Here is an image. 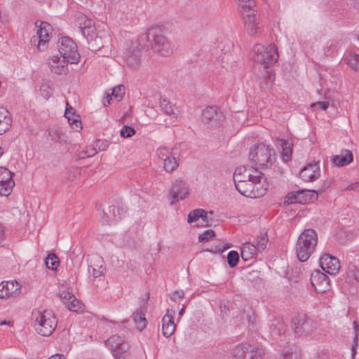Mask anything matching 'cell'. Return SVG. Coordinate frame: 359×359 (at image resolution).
<instances>
[{
  "label": "cell",
  "mask_w": 359,
  "mask_h": 359,
  "mask_svg": "<svg viewBox=\"0 0 359 359\" xmlns=\"http://www.w3.org/2000/svg\"><path fill=\"white\" fill-rule=\"evenodd\" d=\"M314 107H318V109L321 110H326L329 107V103H326V102H321V103H317L313 105Z\"/></svg>",
  "instance_id": "cell-44"
},
{
  "label": "cell",
  "mask_w": 359,
  "mask_h": 359,
  "mask_svg": "<svg viewBox=\"0 0 359 359\" xmlns=\"http://www.w3.org/2000/svg\"><path fill=\"white\" fill-rule=\"evenodd\" d=\"M0 87H1V82H0Z\"/></svg>",
  "instance_id": "cell-48"
},
{
  "label": "cell",
  "mask_w": 359,
  "mask_h": 359,
  "mask_svg": "<svg viewBox=\"0 0 359 359\" xmlns=\"http://www.w3.org/2000/svg\"><path fill=\"white\" fill-rule=\"evenodd\" d=\"M280 145L282 146V155L284 161L286 162L291 161L293 154L292 144L288 140H282L280 141Z\"/></svg>",
  "instance_id": "cell-27"
},
{
  "label": "cell",
  "mask_w": 359,
  "mask_h": 359,
  "mask_svg": "<svg viewBox=\"0 0 359 359\" xmlns=\"http://www.w3.org/2000/svg\"><path fill=\"white\" fill-rule=\"evenodd\" d=\"M302 353L298 347L286 348L282 354V359H301Z\"/></svg>",
  "instance_id": "cell-31"
},
{
  "label": "cell",
  "mask_w": 359,
  "mask_h": 359,
  "mask_svg": "<svg viewBox=\"0 0 359 359\" xmlns=\"http://www.w3.org/2000/svg\"><path fill=\"white\" fill-rule=\"evenodd\" d=\"M320 265L323 270L331 275L338 274L340 269V262L338 259L329 254L324 255L321 258Z\"/></svg>",
  "instance_id": "cell-17"
},
{
  "label": "cell",
  "mask_w": 359,
  "mask_h": 359,
  "mask_svg": "<svg viewBox=\"0 0 359 359\" xmlns=\"http://www.w3.org/2000/svg\"><path fill=\"white\" fill-rule=\"evenodd\" d=\"M178 165H179V163H178V159L173 156H169L165 162V170L169 173L174 172L178 167Z\"/></svg>",
  "instance_id": "cell-37"
},
{
  "label": "cell",
  "mask_w": 359,
  "mask_h": 359,
  "mask_svg": "<svg viewBox=\"0 0 359 359\" xmlns=\"http://www.w3.org/2000/svg\"><path fill=\"white\" fill-rule=\"evenodd\" d=\"M321 176V170L318 163H312L304 168L300 174V178L306 182H313Z\"/></svg>",
  "instance_id": "cell-21"
},
{
  "label": "cell",
  "mask_w": 359,
  "mask_h": 359,
  "mask_svg": "<svg viewBox=\"0 0 359 359\" xmlns=\"http://www.w3.org/2000/svg\"><path fill=\"white\" fill-rule=\"evenodd\" d=\"M56 315L51 310H45L38 313L34 320V329L39 335L45 337L53 334L57 326Z\"/></svg>",
  "instance_id": "cell-4"
},
{
  "label": "cell",
  "mask_w": 359,
  "mask_h": 359,
  "mask_svg": "<svg viewBox=\"0 0 359 359\" xmlns=\"http://www.w3.org/2000/svg\"><path fill=\"white\" fill-rule=\"evenodd\" d=\"M189 188L187 184L183 180L178 179L171 187L169 200L171 204H174L177 202L182 201L188 197L189 195Z\"/></svg>",
  "instance_id": "cell-12"
},
{
  "label": "cell",
  "mask_w": 359,
  "mask_h": 359,
  "mask_svg": "<svg viewBox=\"0 0 359 359\" xmlns=\"http://www.w3.org/2000/svg\"><path fill=\"white\" fill-rule=\"evenodd\" d=\"M61 301L69 310L74 312L81 313L85 311V305L79 300H77L72 293L63 292L61 295Z\"/></svg>",
  "instance_id": "cell-18"
},
{
  "label": "cell",
  "mask_w": 359,
  "mask_h": 359,
  "mask_svg": "<svg viewBox=\"0 0 359 359\" xmlns=\"http://www.w3.org/2000/svg\"><path fill=\"white\" fill-rule=\"evenodd\" d=\"M151 44L154 52L163 57H169L174 52V47L170 40L162 34L154 35Z\"/></svg>",
  "instance_id": "cell-11"
},
{
  "label": "cell",
  "mask_w": 359,
  "mask_h": 359,
  "mask_svg": "<svg viewBox=\"0 0 359 359\" xmlns=\"http://www.w3.org/2000/svg\"><path fill=\"white\" fill-rule=\"evenodd\" d=\"M4 237H5V230L3 226L0 225V240H3Z\"/></svg>",
  "instance_id": "cell-45"
},
{
  "label": "cell",
  "mask_w": 359,
  "mask_h": 359,
  "mask_svg": "<svg viewBox=\"0 0 359 359\" xmlns=\"http://www.w3.org/2000/svg\"><path fill=\"white\" fill-rule=\"evenodd\" d=\"M65 116L66 117L67 121H68L69 125H70L72 130L78 131V132L83 130V122H82L79 114L69 104H67Z\"/></svg>",
  "instance_id": "cell-20"
},
{
  "label": "cell",
  "mask_w": 359,
  "mask_h": 359,
  "mask_svg": "<svg viewBox=\"0 0 359 359\" xmlns=\"http://www.w3.org/2000/svg\"><path fill=\"white\" fill-rule=\"evenodd\" d=\"M46 265L47 267L49 268V269H52V270L55 271L58 269L60 265V260L58 257L56 255L52 254L49 255L46 259Z\"/></svg>",
  "instance_id": "cell-36"
},
{
  "label": "cell",
  "mask_w": 359,
  "mask_h": 359,
  "mask_svg": "<svg viewBox=\"0 0 359 359\" xmlns=\"http://www.w3.org/2000/svg\"><path fill=\"white\" fill-rule=\"evenodd\" d=\"M21 291V284L16 280L6 281L0 284V299L6 300L16 296Z\"/></svg>",
  "instance_id": "cell-16"
},
{
  "label": "cell",
  "mask_w": 359,
  "mask_h": 359,
  "mask_svg": "<svg viewBox=\"0 0 359 359\" xmlns=\"http://www.w3.org/2000/svg\"><path fill=\"white\" fill-rule=\"evenodd\" d=\"M136 134V131L130 127H125L121 131V136L124 138L132 137Z\"/></svg>",
  "instance_id": "cell-42"
},
{
  "label": "cell",
  "mask_w": 359,
  "mask_h": 359,
  "mask_svg": "<svg viewBox=\"0 0 359 359\" xmlns=\"http://www.w3.org/2000/svg\"><path fill=\"white\" fill-rule=\"evenodd\" d=\"M125 87L123 85L116 86L104 96L103 103L106 107H108L111 105L113 100H116V101H121L125 95Z\"/></svg>",
  "instance_id": "cell-22"
},
{
  "label": "cell",
  "mask_w": 359,
  "mask_h": 359,
  "mask_svg": "<svg viewBox=\"0 0 359 359\" xmlns=\"http://www.w3.org/2000/svg\"><path fill=\"white\" fill-rule=\"evenodd\" d=\"M15 186L14 180L6 183H0V195L4 196H10Z\"/></svg>",
  "instance_id": "cell-35"
},
{
  "label": "cell",
  "mask_w": 359,
  "mask_h": 359,
  "mask_svg": "<svg viewBox=\"0 0 359 359\" xmlns=\"http://www.w3.org/2000/svg\"><path fill=\"white\" fill-rule=\"evenodd\" d=\"M234 182L238 192L248 198H261L269 188L265 175L250 166H241L235 170Z\"/></svg>",
  "instance_id": "cell-1"
},
{
  "label": "cell",
  "mask_w": 359,
  "mask_h": 359,
  "mask_svg": "<svg viewBox=\"0 0 359 359\" xmlns=\"http://www.w3.org/2000/svg\"><path fill=\"white\" fill-rule=\"evenodd\" d=\"M318 198V193L313 190H300L290 193L284 200L285 205L292 204H307L314 202Z\"/></svg>",
  "instance_id": "cell-9"
},
{
  "label": "cell",
  "mask_w": 359,
  "mask_h": 359,
  "mask_svg": "<svg viewBox=\"0 0 359 359\" xmlns=\"http://www.w3.org/2000/svg\"><path fill=\"white\" fill-rule=\"evenodd\" d=\"M134 322L136 324V327L138 328V330L140 331H143V330L145 329L147 326V322L146 318H145V313L143 312V310H138L135 313L134 316Z\"/></svg>",
  "instance_id": "cell-32"
},
{
  "label": "cell",
  "mask_w": 359,
  "mask_h": 359,
  "mask_svg": "<svg viewBox=\"0 0 359 359\" xmlns=\"http://www.w3.org/2000/svg\"><path fill=\"white\" fill-rule=\"evenodd\" d=\"M202 121L209 128H219L225 122V115L219 107L209 106L202 113Z\"/></svg>",
  "instance_id": "cell-8"
},
{
  "label": "cell",
  "mask_w": 359,
  "mask_h": 359,
  "mask_svg": "<svg viewBox=\"0 0 359 359\" xmlns=\"http://www.w3.org/2000/svg\"><path fill=\"white\" fill-rule=\"evenodd\" d=\"M207 211L204 209H195L189 213L188 217H187V222L189 223H194V222H197L198 220L207 218Z\"/></svg>",
  "instance_id": "cell-33"
},
{
  "label": "cell",
  "mask_w": 359,
  "mask_h": 359,
  "mask_svg": "<svg viewBox=\"0 0 359 359\" xmlns=\"http://www.w3.org/2000/svg\"><path fill=\"white\" fill-rule=\"evenodd\" d=\"M82 31H83L84 35L89 41H92L97 36L94 23L92 21L86 22L85 24L82 28Z\"/></svg>",
  "instance_id": "cell-28"
},
{
  "label": "cell",
  "mask_w": 359,
  "mask_h": 359,
  "mask_svg": "<svg viewBox=\"0 0 359 359\" xmlns=\"http://www.w3.org/2000/svg\"><path fill=\"white\" fill-rule=\"evenodd\" d=\"M183 296L184 295L183 291H176V292L171 295V299H172L173 300H174V301H178V300H181L182 298H183Z\"/></svg>",
  "instance_id": "cell-43"
},
{
  "label": "cell",
  "mask_w": 359,
  "mask_h": 359,
  "mask_svg": "<svg viewBox=\"0 0 359 359\" xmlns=\"http://www.w3.org/2000/svg\"><path fill=\"white\" fill-rule=\"evenodd\" d=\"M254 58L264 66H272L278 59V49L274 45H270L267 47L258 45L254 49Z\"/></svg>",
  "instance_id": "cell-6"
},
{
  "label": "cell",
  "mask_w": 359,
  "mask_h": 359,
  "mask_svg": "<svg viewBox=\"0 0 359 359\" xmlns=\"http://www.w3.org/2000/svg\"><path fill=\"white\" fill-rule=\"evenodd\" d=\"M347 63L349 64V66L353 68V70L356 71L358 70V55L357 54H353L349 56V59L347 60Z\"/></svg>",
  "instance_id": "cell-41"
},
{
  "label": "cell",
  "mask_w": 359,
  "mask_h": 359,
  "mask_svg": "<svg viewBox=\"0 0 359 359\" xmlns=\"http://www.w3.org/2000/svg\"><path fill=\"white\" fill-rule=\"evenodd\" d=\"M176 323L174 316L171 312H168L162 320V333L166 338H169L174 334L176 330Z\"/></svg>",
  "instance_id": "cell-24"
},
{
  "label": "cell",
  "mask_w": 359,
  "mask_h": 359,
  "mask_svg": "<svg viewBox=\"0 0 359 359\" xmlns=\"http://www.w3.org/2000/svg\"><path fill=\"white\" fill-rule=\"evenodd\" d=\"M37 32L38 35V49L40 51L45 50L48 47L49 41L52 37L54 29L52 25L47 22H37Z\"/></svg>",
  "instance_id": "cell-13"
},
{
  "label": "cell",
  "mask_w": 359,
  "mask_h": 359,
  "mask_svg": "<svg viewBox=\"0 0 359 359\" xmlns=\"http://www.w3.org/2000/svg\"><path fill=\"white\" fill-rule=\"evenodd\" d=\"M236 359H263V350L250 344L238 346L234 351Z\"/></svg>",
  "instance_id": "cell-10"
},
{
  "label": "cell",
  "mask_w": 359,
  "mask_h": 359,
  "mask_svg": "<svg viewBox=\"0 0 359 359\" xmlns=\"http://www.w3.org/2000/svg\"><path fill=\"white\" fill-rule=\"evenodd\" d=\"M311 282L316 292L326 293L331 290V281L322 271H313L311 276Z\"/></svg>",
  "instance_id": "cell-14"
},
{
  "label": "cell",
  "mask_w": 359,
  "mask_h": 359,
  "mask_svg": "<svg viewBox=\"0 0 359 359\" xmlns=\"http://www.w3.org/2000/svg\"><path fill=\"white\" fill-rule=\"evenodd\" d=\"M215 236H216V234H215L214 231L213 230H208L206 231L204 234H202L201 236L198 237V241H200V242H201V243H207V242L215 238Z\"/></svg>",
  "instance_id": "cell-40"
},
{
  "label": "cell",
  "mask_w": 359,
  "mask_h": 359,
  "mask_svg": "<svg viewBox=\"0 0 359 359\" xmlns=\"http://www.w3.org/2000/svg\"><path fill=\"white\" fill-rule=\"evenodd\" d=\"M318 243V236L313 229H307L300 234L297 243V256L299 260L306 262L309 260Z\"/></svg>",
  "instance_id": "cell-3"
},
{
  "label": "cell",
  "mask_w": 359,
  "mask_h": 359,
  "mask_svg": "<svg viewBox=\"0 0 359 359\" xmlns=\"http://www.w3.org/2000/svg\"><path fill=\"white\" fill-rule=\"evenodd\" d=\"M257 252V249L255 246L253 244L247 243L244 244L243 247L242 248V258L244 260H249L251 259L256 258Z\"/></svg>",
  "instance_id": "cell-30"
},
{
  "label": "cell",
  "mask_w": 359,
  "mask_h": 359,
  "mask_svg": "<svg viewBox=\"0 0 359 359\" xmlns=\"http://www.w3.org/2000/svg\"><path fill=\"white\" fill-rule=\"evenodd\" d=\"M49 359H65V358L64 356H63V355L56 354L54 355V356L51 357V358H49Z\"/></svg>",
  "instance_id": "cell-46"
},
{
  "label": "cell",
  "mask_w": 359,
  "mask_h": 359,
  "mask_svg": "<svg viewBox=\"0 0 359 359\" xmlns=\"http://www.w3.org/2000/svg\"><path fill=\"white\" fill-rule=\"evenodd\" d=\"M106 345L116 359H128L129 346L125 338L114 335L106 341Z\"/></svg>",
  "instance_id": "cell-7"
},
{
  "label": "cell",
  "mask_w": 359,
  "mask_h": 359,
  "mask_svg": "<svg viewBox=\"0 0 359 359\" xmlns=\"http://www.w3.org/2000/svg\"><path fill=\"white\" fill-rule=\"evenodd\" d=\"M57 47L61 56L70 64H76L81 60V56L78 52L77 45L70 37L60 38L58 41Z\"/></svg>",
  "instance_id": "cell-5"
},
{
  "label": "cell",
  "mask_w": 359,
  "mask_h": 359,
  "mask_svg": "<svg viewBox=\"0 0 359 359\" xmlns=\"http://www.w3.org/2000/svg\"><path fill=\"white\" fill-rule=\"evenodd\" d=\"M3 149L2 148V147H0V157H1V156L3 155Z\"/></svg>",
  "instance_id": "cell-47"
},
{
  "label": "cell",
  "mask_w": 359,
  "mask_h": 359,
  "mask_svg": "<svg viewBox=\"0 0 359 359\" xmlns=\"http://www.w3.org/2000/svg\"><path fill=\"white\" fill-rule=\"evenodd\" d=\"M311 322L309 320H306L304 317H298L297 320H295L294 327L297 333H302L307 332L311 330Z\"/></svg>",
  "instance_id": "cell-29"
},
{
  "label": "cell",
  "mask_w": 359,
  "mask_h": 359,
  "mask_svg": "<svg viewBox=\"0 0 359 359\" xmlns=\"http://www.w3.org/2000/svg\"><path fill=\"white\" fill-rule=\"evenodd\" d=\"M12 125L10 112L5 107H0V135L6 134Z\"/></svg>",
  "instance_id": "cell-25"
},
{
  "label": "cell",
  "mask_w": 359,
  "mask_h": 359,
  "mask_svg": "<svg viewBox=\"0 0 359 359\" xmlns=\"http://www.w3.org/2000/svg\"><path fill=\"white\" fill-rule=\"evenodd\" d=\"M249 158L251 162L257 167L268 169L276 162V154L270 145L259 143L251 148Z\"/></svg>",
  "instance_id": "cell-2"
},
{
  "label": "cell",
  "mask_w": 359,
  "mask_h": 359,
  "mask_svg": "<svg viewBox=\"0 0 359 359\" xmlns=\"http://www.w3.org/2000/svg\"><path fill=\"white\" fill-rule=\"evenodd\" d=\"M160 105H161L162 111L166 114L170 116H174L176 114V108L167 98H162L161 101H160Z\"/></svg>",
  "instance_id": "cell-34"
},
{
  "label": "cell",
  "mask_w": 359,
  "mask_h": 359,
  "mask_svg": "<svg viewBox=\"0 0 359 359\" xmlns=\"http://www.w3.org/2000/svg\"><path fill=\"white\" fill-rule=\"evenodd\" d=\"M49 68L54 73L65 75L68 72V63L63 56H54L48 61Z\"/></svg>",
  "instance_id": "cell-19"
},
{
  "label": "cell",
  "mask_w": 359,
  "mask_h": 359,
  "mask_svg": "<svg viewBox=\"0 0 359 359\" xmlns=\"http://www.w3.org/2000/svg\"><path fill=\"white\" fill-rule=\"evenodd\" d=\"M13 180L12 172L7 168L0 167V183H6Z\"/></svg>",
  "instance_id": "cell-38"
},
{
  "label": "cell",
  "mask_w": 359,
  "mask_h": 359,
  "mask_svg": "<svg viewBox=\"0 0 359 359\" xmlns=\"http://www.w3.org/2000/svg\"><path fill=\"white\" fill-rule=\"evenodd\" d=\"M89 271L93 277L103 276L106 271L105 262L99 255H90L87 260Z\"/></svg>",
  "instance_id": "cell-15"
},
{
  "label": "cell",
  "mask_w": 359,
  "mask_h": 359,
  "mask_svg": "<svg viewBox=\"0 0 359 359\" xmlns=\"http://www.w3.org/2000/svg\"><path fill=\"white\" fill-rule=\"evenodd\" d=\"M109 145H110V143L106 140H97L81 153V157H91V156L96 155L98 153L107 149Z\"/></svg>",
  "instance_id": "cell-23"
},
{
  "label": "cell",
  "mask_w": 359,
  "mask_h": 359,
  "mask_svg": "<svg viewBox=\"0 0 359 359\" xmlns=\"http://www.w3.org/2000/svg\"><path fill=\"white\" fill-rule=\"evenodd\" d=\"M227 260H228L229 265L231 267H234L238 265L240 256H238V253L235 251H231L227 256Z\"/></svg>",
  "instance_id": "cell-39"
},
{
  "label": "cell",
  "mask_w": 359,
  "mask_h": 359,
  "mask_svg": "<svg viewBox=\"0 0 359 359\" xmlns=\"http://www.w3.org/2000/svg\"><path fill=\"white\" fill-rule=\"evenodd\" d=\"M333 163L338 167H344L350 165L353 162L352 153L348 150H343L340 154L333 158Z\"/></svg>",
  "instance_id": "cell-26"
}]
</instances>
